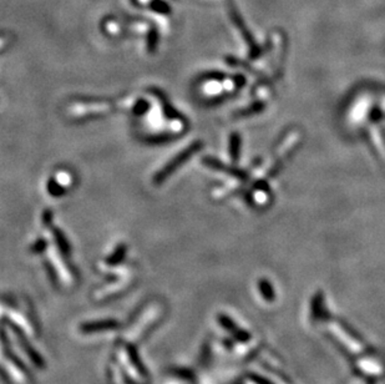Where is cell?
Segmentation results:
<instances>
[{
  "label": "cell",
  "instance_id": "obj_1",
  "mask_svg": "<svg viewBox=\"0 0 385 384\" xmlns=\"http://www.w3.org/2000/svg\"><path fill=\"white\" fill-rule=\"evenodd\" d=\"M202 147H203V142L198 140V141L192 142L190 146H187L186 149L182 150L178 155H176L175 158L171 159L170 162L166 163V165L163 166V167H162L156 175H155L154 184L156 185V186H160V185L163 184L168 177L172 176L181 166L185 165V163H186L187 161L194 155V154H197Z\"/></svg>",
  "mask_w": 385,
  "mask_h": 384
},
{
  "label": "cell",
  "instance_id": "obj_2",
  "mask_svg": "<svg viewBox=\"0 0 385 384\" xmlns=\"http://www.w3.org/2000/svg\"><path fill=\"white\" fill-rule=\"evenodd\" d=\"M227 6H228V14L232 23H233L234 27L239 30L242 37H243V40L246 41V44H247L248 48H250V59L251 60L258 59V58L262 55V48L256 43L252 32H250V29H248L247 25H246L245 20H243L242 15L239 14L238 9H237V6L234 5L233 0H227Z\"/></svg>",
  "mask_w": 385,
  "mask_h": 384
},
{
  "label": "cell",
  "instance_id": "obj_3",
  "mask_svg": "<svg viewBox=\"0 0 385 384\" xmlns=\"http://www.w3.org/2000/svg\"><path fill=\"white\" fill-rule=\"evenodd\" d=\"M203 163L208 167L213 168V170L221 171V172H225V174H228L231 176L237 177L239 180H246L248 179V174L246 171L243 170H238L236 167H232V166H227L225 165L224 162H221L220 160L215 158H211V156H207V158H203Z\"/></svg>",
  "mask_w": 385,
  "mask_h": 384
},
{
  "label": "cell",
  "instance_id": "obj_4",
  "mask_svg": "<svg viewBox=\"0 0 385 384\" xmlns=\"http://www.w3.org/2000/svg\"><path fill=\"white\" fill-rule=\"evenodd\" d=\"M152 93L155 94V95L157 96L160 99V101H161V105H162V109H163V114H165L166 118L171 119V120H181L182 123H185V119L181 116L180 114L177 112V110H175V107L172 106V105L168 102V100L166 99V96L163 95V94L161 93L160 90H152Z\"/></svg>",
  "mask_w": 385,
  "mask_h": 384
},
{
  "label": "cell",
  "instance_id": "obj_5",
  "mask_svg": "<svg viewBox=\"0 0 385 384\" xmlns=\"http://www.w3.org/2000/svg\"><path fill=\"white\" fill-rule=\"evenodd\" d=\"M117 323L115 320H102V322H95V323H86L81 327L83 332L85 333H94V332H101L105 329L115 328Z\"/></svg>",
  "mask_w": 385,
  "mask_h": 384
},
{
  "label": "cell",
  "instance_id": "obj_6",
  "mask_svg": "<svg viewBox=\"0 0 385 384\" xmlns=\"http://www.w3.org/2000/svg\"><path fill=\"white\" fill-rule=\"evenodd\" d=\"M239 154H241V136L234 132L229 137V156L233 162L239 160Z\"/></svg>",
  "mask_w": 385,
  "mask_h": 384
},
{
  "label": "cell",
  "instance_id": "obj_7",
  "mask_svg": "<svg viewBox=\"0 0 385 384\" xmlns=\"http://www.w3.org/2000/svg\"><path fill=\"white\" fill-rule=\"evenodd\" d=\"M150 8L155 13L162 14V15H170L171 14V6L163 0H152L151 4H150Z\"/></svg>",
  "mask_w": 385,
  "mask_h": 384
},
{
  "label": "cell",
  "instance_id": "obj_8",
  "mask_svg": "<svg viewBox=\"0 0 385 384\" xmlns=\"http://www.w3.org/2000/svg\"><path fill=\"white\" fill-rule=\"evenodd\" d=\"M53 233H54V237H55V240H56V243H58L59 248L62 250L63 254L69 255V252H70L69 243H67V241L65 240V237H64V235H63L62 231H60L59 228L58 229L54 228Z\"/></svg>",
  "mask_w": 385,
  "mask_h": 384
},
{
  "label": "cell",
  "instance_id": "obj_9",
  "mask_svg": "<svg viewBox=\"0 0 385 384\" xmlns=\"http://www.w3.org/2000/svg\"><path fill=\"white\" fill-rule=\"evenodd\" d=\"M157 45H159V32L156 29H151L147 35V49L150 53H155Z\"/></svg>",
  "mask_w": 385,
  "mask_h": 384
},
{
  "label": "cell",
  "instance_id": "obj_10",
  "mask_svg": "<svg viewBox=\"0 0 385 384\" xmlns=\"http://www.w3.org/2000/svg\"><path fill=\"white\" fill-rule=\"evenodd\" d=\"M125 252H126L125 246H124V245L119 246V247H117L116 250H115L114 254H112L111 256H110L109 258H107V261H106V262H107V263H109V264H116V263H119V262L124 258V256H125Z\"/></svg>",
  "mask_w": 385,
  "mask_h": 384
},
{
  "label": "cell",
  "instance_id": "obj_11",
  "mask_svg": "<svg viewBox=\"0 0 385 384\" xmlns=\"http://www.w3.org/2000/svg\"><path fill=\"white\" fill-rule=\"evenodd\" d=\"M48 190L49 193H50L51 196H54V197H59V196H63L65 193V190L54 179H51L50 181L48 182Z\"/></svg>",
  "mask_w": 385,
  "mask_h": 384
},
{
  "label": "cell",
  "instance_id": "obj_12",
  "mask_svg": "<svg viewBox=\"0 0 385 384\" xmlns=\"http://www.w3.org/2000/svg\"><path fill=\"white\" fill-rule=\"evenodd\" d=\"M263 109H264V104H262V102H256V104H253L252 106L250 107V109H246V110H243L242 112H239L237 116H250V115H252V114H257V112H260Z\"/></svg>",
  "mask_w": 385,
  "mask_h": 384
},
{
  "label": "cell",
  "instance_id": "obj_13",
  "mask_svg": "<svg viewBox=\"0 0 385 384\" xmlns=\"http://www.w3.org/2000/svg\"><path fill=\"white\" fill-rule=\"evenodd\" d=\"M260 289H262L263 296L266 297V298L268 299L273 298V292H272L271 285H269L268 282H266L264 280H262V282H260Z\"/></svg>",
  "mask_w": 385,
  "mask_h": 384
},
{
  "label": "cell",
  "instance_id": "obj_14",
  "mask_svg": "<svg viewBox=\"0 0 385 384\" xmlns=\"http://www.w3.org/2000/svg\"><path fill=\"white\" fill-rule=\"evenodd\" d=\"M147 109H149V102L145 101V100H140V101L136 104L135 109L133 110H135V114L142 115L147 111Z\"/></svg>",
  "mask_w": 385,
  "mask_h": 384
},
{
  "label": "cell",
  "instance_id": "obj_15",
  "mask_svg": "<svg viewBox=\"0 0 385 384\" xmlns=\"http://www.w3.org/2000/svg\"><path fill=\"white\" fill-rule=\"evenodd\" d=\"M51 220H53V212H51V210H45V212H44V215H43L44 226L50 227L51 226Z\"/></svg>",
  "mask_w": 385,
  "mask_h": 384
},
{
  "label": "cell",
  "instance_id": "obj_16",
  "mask_svg": "<svg viewBox=\"0 0 385 384\" xmlns=\"http://www.w3.org/2000/svg\"><path fill=\"white\" fill-rule=\"evenodd\" d=\"M46 246V242L44 240H39L36 243H35V246L32 247V250H34L35 252H41L44 250V247Z\"/></svg>",
  "mask_w": 385,
  "mask_h": 384
}]
</instances>
